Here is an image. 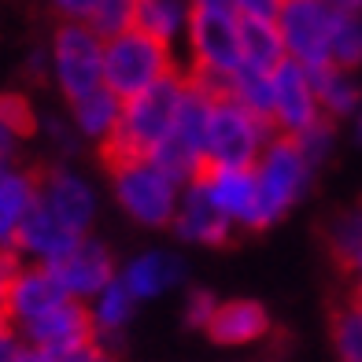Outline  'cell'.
I'll use <instances>...</instances> for the list:
<instances>
[{
	"label": "cell",
	"instance_id": "cell-4",
	"mask_svg": "<svg viewBox=\"0 0 362 362\" xmlns=\"http://www.w3.org/2000/svg\"><path fill=\"white\" fill-rule=\"evenodd\" d=\"M111 192L119 207L126 211L137 226L159 229L174 222V211L181 200V181L163 170L156 159H126V163H111Z\"/></svg>",
	"mask_w": 362,
	"mask_h": 362
},
{
	"label": "cell",
	"instance_id": "cell-17",
	"mask_svg": "<svg viewBox=\"0 0 362 362\" xmlns=\"http://www.w3.org/2000/svg\"><path fill=\"white\" fill-rule=\"evenodd\" d=\"M204 333L222 348H244V344H255L270 333V315L255 300H226L218 303Z\"/></svg>",
	"mask_w": 362,
	"mask_h": 362
},
{
	"label": "cell",
	"instance_id": "cell-10",
	"mask_svg": "<svg viewBox=\"0 0 362 362\" xmlns=\"http://www.w3.org/2000/svg\"><path fill=\"white\" fill-rule=\"evenodd\" d=\"M322 119L325 115H322L318 93H315V74L300 67V63L285 59L274 71V111H270L274 134L300 137L310 126H318Z\"/></svg>",
	"mask_w": 362,
	"mask_h": 362
},
{
	"label": "cell",
	"instance_id": "cell-1",
	"mask_svg": "<svg viewBox=\"0 0 362 362\" xmlns=\"http://www.w3.org/2000/svg\"><path fill=\"white\" fill-rule=\"evenodd\" d=\"M185 89H189V78L170 74L167 81H159V86L134 96V100H122L119 129H115V137L104 144L107 167L111 163H126V159H152L177 122Z\"/></svg>",
	"mask_w": 362,
	"mask_h": 362
},
{
	"label": "cell",
	"instance_id": "cell-11",
	"mask_svg": "<svg viewBox=\"0 0 362 362\" xmlns=\"http://www.w3.org/2000/svg\"><path fill=\"white\" fill-rule=\"evenodd\" d=\"M48 270L56 274V281L63 285V292L78 303H89L96 300L115 277V259L107 252V244H100L96 237H81L71 252H63L56 262H48Z\"/></svg>",
	"mask_w": 362,
	"mask_h": 362
},
{
	"label": "cell",
	"instance_id": "cell-18",
	"mask_svg": "<svg viewBox=\"0 0 362 362\" xmlns=\"http://www.w3.org/2000/svg\"><path fill=\"white\" fill-rule=\"evenodd\" d=\"M78 240H81L78 233H71V229L63 222H56L41 204H34V211H30V218H26L23 233H19L15 255L37 262V267H48V262H56L63 252H71Z\"/></svg>",
	"mask_w": 362,
	"mask_h": 362
},
{
	"label": "cell",
	"instance_id": "cell-23",
	"mask_svg": "<svg viewBox=\"0 0 362 362\" xmlns=\"http://www.w3.org/2000/svg\"><path fill=\"white\" fill-rule=\"evenodd\" d=\"M315 74V93H318V104L322 115L329 122L333 119H351V115L362 107V86L355 71H344V67H322V71H310Z\"/></svg>",
	"mask_w": 362,
	"mask_h": 362
},
{
	"label": "cell",
	"instance_id": "cell-14",
	"mask_svg": "<svg viewBox=\"0 0 362 362\" xmlns=\"http://www.w3.org/2000/svg\"><path fill=\"white\" fill-rule=\"evenodd\" d=\"M23 340L30 344V348H41V351H74L81 348V344L96 340L93 333V318H89V307L78 303V300H67L63 307L48 310L45 318H37L34 325L19 329Z\"/></svg>",
	"mask_w": 362,
	"mask_h": 362
},
{
	"label": "cell",
	"instance_id": "cell-36",
	"mask_svg": "<svg viewBox=\"0 0 362 362\" xmlns=\"http://www.w3.org/2000/svg\"><path fill=\"white\" fill-rule=\"evenodd\" d=\"M240 19H277L281 0H233Z\"/></svg>",
	"mask_w": 362,
	"mask_h": 362
},
{
	"label": "cell",
	"instance_id": "cell-26",
	"mask_svg": "<svg viewBox=\"0 0 362 362\" xmlns=\"http://www.w3.org/2000/svg\"><path fill=\"white\" fill-rule=\"evenodd\" d=\"M86 26L96 30L104 41L126 34V30L137 26V0H96Z\"/></svg>",
	"mask_w": 362,
	"mask_h": 362
},
{
	"label": "cell",
	"instance_id": "cell-28",
	"mask_svg": "<svg viewBox=\"0 0 362 362\" xmlns=\"http://www.w3.org/2000/svg\"><path fill=\"white\" fill-rule=\"evenodd\" d=\"M333 344L340 362H362V307L355 300L333 315Z\"/></svg>",
	"mask_w": 362,
	"mask_h": 362
},
{
	"label": "cell",
	"instance_id": "cell-34",
	"mask_svg": "<svg viewBox=\"0 0 362 362\" xmlns=\"http://www.w3.org/2000/svg\"><path fill=\"white\" fill-rule=\"evenodd\" d=\"M0 362H26V340L4 318H0Z\"/></svg>",
	"mask_w": 362,
	"mask_h": 362
},
{
	"label": "cell",
	"instance_id": "cell-22",
	"mask_svg": "<svg viewBox=\"0 0 362 362\" xmlns=\"http://www.w3.org/2000/svg\"><path fill=\"white\" fill-rule=\"evenodd\" d=\"M288 56L274 19H240V67L274 74Z\"/></svg>",
	"mask_w": 362,
	"mask_h": 362
},
{
	"label": "cell",
	"instance_id": "cell-37",
	"mask_svg": "<svg viewBox=\"0 0 362 362\" xmlns=\"http://www.w3.org/2000/svg\"><path fill=\"white\" fill-rule=\"evenodd\" d=\"M48 4L56 8V15L63 23H86L96 0H48Z\"/></svg>",
	"mask_w": 362,
	"mask_h": 362
},
{
	"label": "cell",
	"instance_id": "cell-38",
	"mask_svg": "<svg viewBox=\"0 0 362 362\" xmlns=\"http://www.w3.org/2000/svg\"><path fill=\"white\" fill-rule=\"evenodd\" d=\"M19 255H0V318H4V307H8V292H11V281L19 274Z\"/></svg>",
	"mask_w": 362,
	"mask_h": 362
},
{
	"label": "cell",
	"instance_id": "cell-25",
	"mask_svg": "<svg viewBox=\"0 0 362 362\" xmlns=\"http://www.w3.org/2000/svg\"><path fill=\"white\" fill-rule=\"evenodd\" d=\"M226 96H233L237 104H244L248 111H255L259 119L270 122V111H274V74L267 71H252V67H240L233 78L226 81ZM274 126V122H270Z\"/></svg>",
	"mask_w": 362,
	"mask_h": 362
},
{
	"label": "cell",
	"instance_id": "cell-32",
	"mask_svg": "<svg viewBox=\"0 0 362 362\" xmlns=\"http://www.w3.org/2000/svg\"><path fill=\"white\" fill-rule=\"evenodd\" d=\"M333 141H337V134H333V122H329V119H322L318 126H310L307 134L296 137V144L303 148V156L315 163V167L329 159V152H333Z\"/></svg>",
	"mask_w": 362,
	"mask_h": 362
},
{
	"label": "cell",
	"instance_id": "cell-5",
	"mask_svg": "<svg viewBox=\"0 0 362 362\" xmlns=\"http://www.w3.org/2000/svg\"><path fill=\"white\" fill-rule=\"evenodd\" d=\"M170 74H177L170 45L141 34L137 26L104 41V86L119 100H134L159 81H167Z\"/></svg>",
	"mask_w": 362,
	"mask_h": 362
},
{
	"label": "cell",
	"instance_id": "cell-41",
	"mask_svg": "<svg viewBox=\"0 0 362 362\" xmlns=\"http://www.w3.org/2000/svg\"><path fill=\"white\" fill-rule=\"evenodd\" d=\"M348 270H351V274H358V285H362V248H358V252L351 255V262H348Z\"/></svg>",
	"mask_w": 362,
	"mask_h": 362
},
{
	"label": "cell",
	"instance_id": "cell-13",
	"mask_svg": "<svg viewBox=\"0 0 362 362\" xmlns=\"http://www.w3.org/2000/svg\"><path fill=\"white\" fill-rule=\"evenodd\" d=\"M71 296L63 292V285L56 281V274L48 267H37V262H23L19 274L11 281L8 292V307H4V322H11L15 329L34 325L37 318H45L48 310L63 307Z\"/></svg>",
	"mask_w": 362,
	"mask_h": 362
},
{
	"label": "cell",
	"instance_id": "cell-42",
	"mask_svg": "<svg viewBox=\"0 0 362 362\" xmlns=\"http://www.w3.org/2000/svg\"><path fill=\"white\" fill-rule=\"evenodd\" d=\"M351 122H355V141L362 144V107H358V111L351 115Z\"/></svg>",
	"mask_w": 362,
	"mask_h": 362
},
{
	"label": "cell",
	"instance_id": "cell-43",
	"mask_svg": "<svg viewBox=\"0 0 362 362\" xmlns=\"http://www.w3.org/2000/svg\"><path fill=\"white\" fill-rule=\"evenodd\" d=\"M355 303H358V307H362V285H358V288H355Z\"/></svg>",
	"mask_w": 362,
	"mask_h": 362
},
{
	"label": "cell",
	"instance_id": "cell-8",
	"mask_svg": "<svg viewBox=\"0 0 362 362\" xmlns=\"http://www.w3.org/2000/svg\"><path fill=\"white\" fill-rule=\"evenodd\" d=\"M277 34L285 41V56L307 71H322L333 63V34L340 11L325 0H281Z\"/></svg>",
	"mask_w": 362,
	"mask_h": 362
},
{
	"label": "cell",
	"instance_id": "cell-9",
	"mask_svg": "<svg viewBox=\"0 0 362 362\" xmlns=\"http://www.w3.org/2000/svg\"><path fill=\"white\" fill-rule=\"evenodd\" d=\"M37 204L71 233L89 237V226L96 218V192L86 174H78L67 163L48 167L45 174H37Z\"/></svg>",
	"mask_w": 362,
	"mask_h": 362
},
{
	"label": "cell",
	"instance_id": "cell-35",
	"mask_svg": "<svg viewBox=\"0 0 362 362\" xmlns=\"http://www.w3.org/2000/svg\"><path fill=\"white\" fill-rule=\"evenodd\" d=\"M56 362H115L111 348H104L100 340H89V344H81V348L74 351H59Z\"/></svg>",
	"mask_w": 362,
	"mask_h": 362
},
{
	"label": "cell",
	"instance_id": "cell-29",
	"mask_svg": "<svg viewBox=\"0 0 362 362\" xmlns=\"http://www.w3.org/2000/svg\"><path fill=\"white\" fill-rule=\"evenodd\" d=\"M329 248L340 259V267L348 270L351 255L362 248V207L358 211H348V215H337L329 222Z\"/></svg>",
	"mask_w": 362,
	"mask_h": 362
},
{
	"label": "cell",
	"instance_id": "cell-21",
	"mask_svg": "<svg viewBox=\"0 0 362 362\" xmlns=\"http://www.w3.org/2000/svg\"><path fill=\"white\" fill-rule=\"evenodd\" d=\"M86 307H89L96 340H100L104 348H111V340H119V333L129 325V318H134L137 296L122 285V277H115V281H111L100 296H96V300H89Z\"/></svg>",
	"mask_w": 362,
	"mask_h": 362
},
{
	"label": "cell",
	"instance_id": "cell-20",
	"mask_svg": "<svg viewBox=\"0 0 362 362\" xmlns=\"http://www.w3.org/2000/svg\"><path fill=\"white\" fill-rule=\"evenodd\" d=\"M67 107H71L67 119L74 122L78 137L100 144V148L115 137L119 119H122V100H119V96H115L107 86L96 89V93H89V96H81V100H74V104H67Z\"/></svg>",
	"mask_w": 362,
	"mask_h": 362
},
{
	"label": "cell",
	"instance_id": "cell-19",
	"mask_svg": "<svg viewBox=\"0 0 362 362\" xmlns=\"http://www.w3.org/2000/svg\"><path fill=\"white\" fill-rule=\"evenodd\" d=\"M122 285L141 300H156V296L170 292L174 285H181V277H185V262H181L174 252H144L137 255L129 267L119 274Z\"/></svg>",
	"mask_w": 362,
	"mask_h": 362
},
{
	"label": "cell",
	"instance_id": "cell-40",
	"mask_svg": "<svg viewBox=\"0 0 362 362\" xmlns=\"http://www.w3.org/2000/svg\"><path fill=\"white\" fill-rule=\"evenodd\" d=\"M325 4H333L337 11H355V15H362V0H325Z\"/></svg>",
	"mask_w": 362,
	"mask_h": 362
},
{
	"label": "cell",
	"instance_id": "cell-30",
	"mask_svg": "<svg viewBox=\"0 0 362 362\" xmlns=\"http://www.w3.org/2000/svg\"><path fill=\"white\" fill-rule=\"evenodd\" d=\"M0 122H4L15 137H30L41 126L34 104H30L26 96H19V93H4V96H0Z\"/></svg>",
	"mask_w": 362,
	"mask_h": 362
},
{
	"label": "cell",
	"instance_id": "cell-7",
	"mask_svg": "<svg viewBox=\"0 0 362 362\" xmlns=\"http://www.w3.org/2000/svg\"><path fill=\"white\" fill-rule=\"evenodd\" d=\"M274 126L233 96L215 93L207 119V167H255L262 148L270 144Z\"/></svg>",
	"mask_w": 362,
	"mask_h": 362
},
{
	"label": "cell",
	"instance_id": "cell-24",
	"mask_svg": "<svg viewBox=\"0 0 362 362\" xmlns=\"http://www.w3.org/2000/svg\"><path fill=\"white\" fill-rule=\"evenodd\" d=\"M192 19V0H137V30L163 45L185 37Z\"/></svg>",
	"mask_w": 362,
	"mask_h": 362
},
{
	"label": "cell",
	"instance_id": "cell-15",
	"mask_svg": "<svg viewBox=\"0 0 362 362\" xmlns=\"http://www.w3.org/2000/svg\"><path fill=\"white\" fill-rule=\"evenodd\" d=\"M170 226L181 240L207 244V248H222V244H229V237H233V222L207 200V192L196 185V181H189L185 192H181Z\"/></svg>",
	"mask_w": 362,
	"mask_h": 362
},
{
	"label": "cell",
	"instance_id": "cell-33",
	"mask_svg": "<svg viewBox=\"0 0 362 362\" xmlns=\"http://www.w3.org/2000/svg\"><path fill=\"white\" fill-rule=\"evenodd\" d=\"M215 310H218V300H215V296L204 292V288H196V292H189V300H185V325L207 329V322L215 318Z\"/></svg>",
	"mask_w": 362,
	"mask_h": 362
},
{
	"label": "cell",
	"instance_id": "cell-31",
	"mask_svg": "<svg viewBox=\"0 0 362 362\" xmlns=\"http://www.w3.org/2000/svg\"><path fill=\"white\" fill-rule=\"evenodd\" d=\"M37 129L48 137V144H52L59 156H74L78 148H81V137H78V129H74L71 119H59V115H45Z\"/></svg>",
	"mask_w": 362,
	"mask_h": 362
},
{
	"label": "cell",
	"instance_id": "cell-27",
	"mask_svg": "<svg viewBox=\"0 0 362 362\" xmlns=\"http://www.w3.org/2000/svg\"><path fill=\"white\" fill-rule=\"evenodd\" d=\"M333 67L358 71L362 67V15L340 11L337 34H333Z\"/></svg>",
	"mask_w": 362,
	"mask_h": 362
},
{
	"label": "cell",
	"instance_id": "cell-2",
	"mask_svg": "<svg viewBox=\"0 0 362 362\" xmlns=\"http://www.w3.org/2000/svg\"><path fill=\"white\" fill-rule=\"evenodd\" d=\"M192 78L222 93L240 71V15L233 0H192V19L185 30Z\"/></svg>",
	"mask_w": 362,
	"mask_h": 362
},
{
	"label": "cell",
	"instance_id": "cell-3",
	"mask_svg": "<svg viewBox=\"0 0 362 362\" xmlns=\"http://www.w3.org/2000/svg\"><path fill=\"white\" fill-rule=\"evenodd\" d=\"M252 170H255V192H259V229H267L274 222H281L303 200L315 163L303 156L296 137L274 134Z\"/></svg>",
	"mask_w": 362,
	"mask_h": 362
},
{
	"label": "cell",
	"instance_id": "cell-6",
	"mask_svg": "<svg viewBox=\"0 0 362 362\" xmlns=\"http://www.w3.org/2000/svg\"><path fill=\"white\" fill-rule=\"evenodd\" d=\"M48 78L67 104L104 89V37L86 23H59L48 41Z\"/></svg>",
	"mask_w": 362,
	"mask_h": 362
},
{
	"label": "cell",
	"instance_id": "cell-12",
	"mask_svg": "<svg viewBox=\"0 0 362 362\" xmlns=\"http://www.w3.org/2000/svg\"><path fill=\"white\" fill-rule=\"evenodd\" d=\"M196 185L233 226L259 229V192L252 167H204Z\"/></svg>",
	"mask_w": 362,
	"mask_h": 362
},
{
	"label": "cell",
	"instance_id": "cell-39",
	"mask_svg": "<svg viewBox=\"0 0 362 362\" xmlns=\"http://www.w3.org/2000/svg\"><path fill=\"white\" fill-rule=\"evenodd\" d=\"M19 141H23V137H15L11 129L0 122V170L19 167V163H15V156H19Z\"/></svg>",
	"mask_w": 362,
	"mask_h": 362
},
{
	"label": "cell",
	"instance_id": "cell-16",
	"mask_svg": "<svg viewBox=\"0 0 362 362\" xmlns=\"http://www.w3.org/2000/svg\"><path fill=\"white\" fill-rule=\"evenodd\" d=\"M37 204V174L23 167L0 170V255H15L19 233Z\"/></svg>",
	"mask_w": 362,
	"mask_h": 362
}]
</instances>
